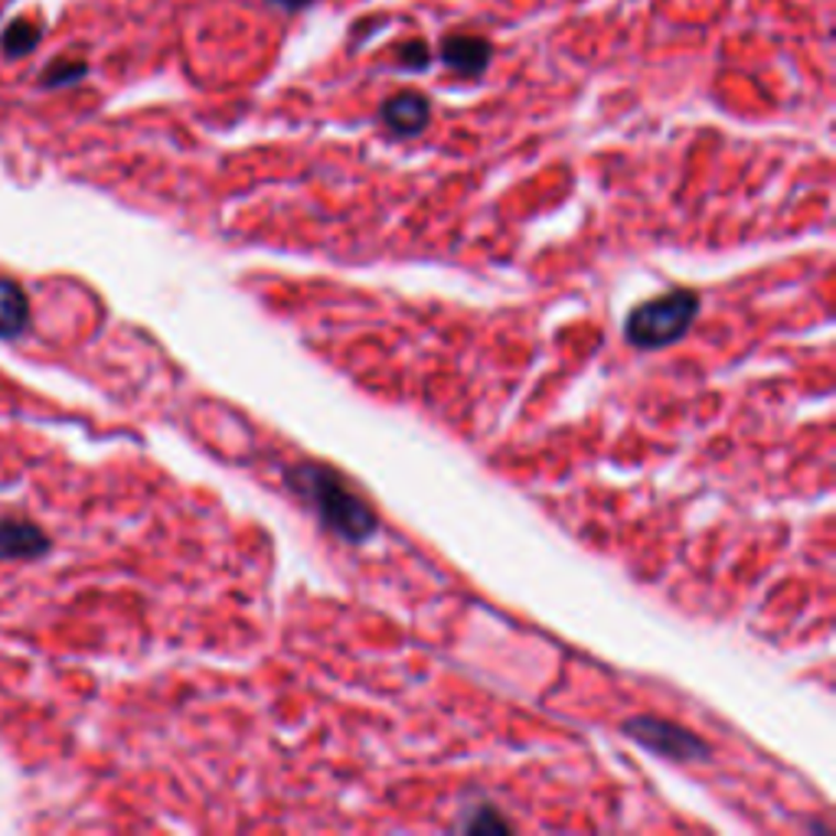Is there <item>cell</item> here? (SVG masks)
I'll list each match as a JSON object with an SVG mask.
<instances>
[{
    "instance_id": "1",
    "label": "cell",
    "mask_w": 836,
    "mask_h": 836,
    "mask_svg": "<svg viewBox=\"0 0 836 836\" xmlns=\"http://www.w3.org/2000/svg\"><path fill=\"white\" fill-rule=\"evenodd\" d=\"M291 490L347 543H367L379 530V517L367 500H360L347 480L324 465H297L287 470Z\"/></svg>"
},
{
    "instance_id": "2",
    "label": "cell",
    "mask_w": 836,
    "mask_h": 836,
    "mask_svg": "<svg viewBox=\"0 0 836 836\" xmlns=\"http://www.w3.org/2000/svg\"><path fill=\"white\" fill-rule=\"evenodd\" d=\"M699 314V294L696 291H670L663 297L644 301L634 307V314L625 324V337L638 350H660L686 337Z\"/></svg>"
},
{
    "instance_id": "3",
    "label": "cell",
    "mask_w": 836,
    "mask_h": 836,
    "mask_svg": "<svg viewBox=\"0 0 836 836\" xmlns=\"http://www.w3.org/2000/svg\"><path fill=\"white\" fill-rule=\"evenodd\" d=\"M621 732L638 742L648 751H656L670 761H703L709 754V745L703 742L699 736H693L690 729L656 719V716H634L621 726Z\"/></svg>"
},
{
    "instance_id": "4",
    "label": "cell",
    "mask_w": 836,
    "mask_h": 836,
    "mask_svg": "<svg viewBox=\"0 0 836 836\" xmlns=\"http://www.w3.org/2000/svg\"><path fill=\"white\" fill-rule=\"evenodd\" d=\"M382 124L399 134V138H415L428 128L432 121V101L415 89H402V93L389 95L379 108Z\"/></svg>"
},
{
    "instance_id": "5",
    "label": "cell",
    "mask_w": 836,
    "mask_h": 836,
    "mask_svg": "<svg viewBox=\"0 0 836 836\" xmlns=\"http://www.w3.org/2000/svg\"><path fill=\"white\" fill-rule=\"evenodd\" d=\"M438 59L458 73V76H484L490 59H493V46L484 36H470V33H452L442 40L438 46Z\"/></svg>"
},
{
    "instance_id": "6",
    "label": "cell",
    "mask_w": 836,
    "mask_h": 836,
    "mask_svg": "<svg viewBox=\"0 0 836 836\" xmlns=\"http://www.w3.org/2000/svg\"><path fill=\"white\" fill-rule=\"evenodd\" d=\"M50 550V536L30 520H0V558H36Z\"/></svg>"
},
{
    "instance_id": "7",
    "label": "cell",
    "mask_w": 836,
    "mask_h": 836,
    "mask_svg": "<svg viewBox=\"0 0 836 836\" xmlns=\"http://www.w3.org/2000/svg\"><path fill=\"white\" fill-rule=\"evenodd\" d=\"M30 324V301L26 291L10 279H0V337L13 340Z\"/></svg>"
},
{
    "instance_id": "8",
    "label": "cell",
    "mask_w": 836,
    "mask_h": 836,
    "mask_svg": "<svg viewBox=\"0 0 836 836\" xmlns=\"http://www.w3.org/2000/svg\"><path fill=\"white\" fill-rule=\"evenodd\" d=\"M36 46H40V23L26 20V17L7 23L3 33H0V53L10 56V59H23V56H30Z\"/></svg>"
},
{
    "instance_id": "9",
    "label": "cell",
    "mask_w": 836,
    "mask_h": 836,
    "mask_svg": "<svg viewBox=\"0 0 836 836\" xmlns=\"http://www.w3.org/2000/svg\"><path fill=\"white\" fill-rule=\"evenodd\" d=\"M86 76H89L86 59H53L46 66V73L40 76V86L43 89H63V86H73V83H83Z\"/></svg>"
},
{
    "instance_id": "10",
    "label": "cell",
    "mask_w": 836,
    "mask_h": 836,
    "mask_svg": "<svg viewBox=\"0 0 836 836\" xmlns=\"http://www.w3.org/2000/svg\"><path fill=\"white\" fill-rule=\"evenodd\" d=\"M395 59H399V66L409 69V73L428 69V66H432V50H428L425 40H405V43L395 50Z\"/></svg>"
},
{
    "instance_id": "11",
    "label": "cell",
    "mask_w": 836,
    "mask_h": 836,
    "mask_svg": "<svg viewBox=\"0 0 836 836\" xmlns=\"http://www.w3.org/2000/svg\"><path fill=\"white\" fill-rule=\"evenodd\" d=\"M462 830H470V834H484V830H500V834H507L510 830V824L497 814V811H490V807H484V811H477L474 817H467L462 821Z\"/></svg>"
},
{
    "instance_id": "12",
    "label": "cell",
    "mask_w": 836,
    "mask_h": 836,
    "mask_svg": "<svg viewBox=\"0 0 836 836\" xmlns=\"http://www.w3.org/2000/svg\"><path fill=\"white\" fill-rule=\"evenodd\" d=\"M272 7H281V10H287V13H297V10H307L314 0H269Z\"/></svg>"
}]
</instances>
